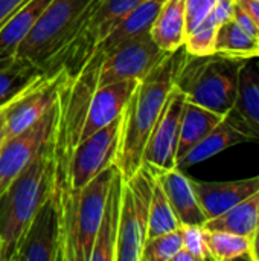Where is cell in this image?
Listing matches in <instances>:
<instances>
[{"label":"cell","mask_w":259,"mask_h":261,"mask_svg":"<svg viewBox=\"0 0 259 261\" xmlns=\"http://www.w3.org/2000/svg\"><path fill=\"white\" fill-rule=\"evenodd\" d=\"M185 57L186 49L183 46L168 54L156 69L139 81L125 106L121 115L119 145L114 161L124 179L131 177L143 165L145 147L174 87L177 70Z\"/></svg>","instance_id":"cell-1"},{"label":"cell","mask_w":259,"mask_h":261,"mask_svg":"<svg viewBox=\"0 0 259 261\" xmlns=\"http://www.w3.org/2000/svg\"><path fill=\"white\" fill-rule=\"evenodd\" d=\"M53 133V132H52ZM53 190L52 136L32 162L0 194L3 261H12L20 239L40 205Z\"/></svg>","instance_id":"cell-2"},{"label":"cell","mask_w":259,"mask_h":261,"mask_svg":"<svg viewBox=\"0 0 259 261\" xmlns=\"http://www.w3.org/2000/svg\"><path fill=\"white\" fill-rule=\"evenodd\" d=\"M118 167L101 171L81 190L53 194L61 225V261H90L95 236Z\"/></svg>","instance_id":"cell-3"},{"label":"cell","mask_w":259,"mask_h":261,"mask_svg":"<svg viewBox=\"0 0 259 261\" xmlns=\"http://www.w3.org/2000/svg\"><path fill=\"white\" fill-rule=\"evenodd\" d=\"M244 63L218 54L195 57L186 52L174 86L188 101L226 116L235 107Z\"/></svg>","instance_id":"cell-4"},{"label":"cell","mask_w":259,"mask_h":261,"mask_svg":"<svg viewBox=\"0 0 259 261\" xmlns=\"http://www.w3.org/2000/svg\"><path fill=\"white\" fill-rule=\"evenodd\" d=\"M139 2L140 0H92L72 38L52 63L49 73H76L101 41Z\"/></svg>","instance_id":"cell-5"},{"label":"cell","mask_w":259,"mask_h":261,"mask_svg":"<svg viewBox=\"0 0 259 261\" xmlns=\"http://www.w3.org/2000/svg\"><path fill=\"white\" fill-rule=\"evenodd\" d=\"M92 0H50L20 44L17 55L40 66L47 75L58 54L72 38Z\"/></svg>","instance_id":"cell-6"},{"label":"cell","mask_w":259,"mask_h":261,"mask_svg":"<svg viewBox=\"0 0 259 261\" xmlns=\"http://www.w3.org/2000/svg\"><path fill=\"white\" fill-rule=\"evenodd\" d=\"M151 193L153 173L145 165L124 179L116 261H140L148 232Z\"/></svg>","instance_id":"cell-7"},{"label":"cell","mask_w":259,"mask_h":261,"mask_svg":"<svg viewBox=\"0 0 259 261\" xmlns=\"http://www.w3.org/2000/svg\"><path fill=\"white\" fill-rule=\"evenodd\" d=\"M119 130L121 116L82 139L72 151L66 171L53 185L52 193L61 194L69 190H81L101 171L113 165L119 145Z\"/></svg>","instance_id":"cell-8"},{"label":"cell","mask_w":259,"mask_h":261,"mask_svg":"<svg viewBox=\"0 0 259 261\" xmlns=\"http://www.w3.org/2000/svg\"><path fill=\"white\" fill-rule=\"evenodd\" d=\"M171 52L162 50L150 32L121 43L113 50L104 54L98 86H105L124 80H143Z\"/></svg>","instance_id":"cell-9"},{"label":"cell","mask_w":259,"mask_h":261,"mask_svg":"<svg viewBox=\"0 0 259 261\" xmlns=\"http://www.w3.org/2000/svg\"><path fill=\"white\" fill-rule=\"evenodd\" d=\"M12 261H61L60 211L52 193L24 229Z\"/></svg>","instance_id":"cell-10"},{"label":"cell","mask_w":259,"mask_h":261,"mask_svg":"<svg viewBox=\"0 0 259 261\" xmlns=\"http://www.w3.org/2000/svg\"><path fill=\"white\" fill-rule=\"evenodd\" d=\"M55 113L56 109L53 104V107L35 124L15 136L6 138L0 150V194L49 141L55 125Z\"/></svg>","instance_id":"cell-11"},{"label":"cell","mask_w":259,"mask_h":261,"mask_svg":"<svg viewBox=\"0 0 259 261\" xmlns=\"http://www.w3.org/2000/svg\"><path fill=\"white\" fill-rule=\"evenodd\" d=\"M183 102L185 95L174 86L145 147L143 165L153 170H169L177 167V147Z\"/></svg>","instance_id":"cell-12"},{"label":"cell","mask_w":259,"mask_h":261,"mask_svg":"<svg viewBox=\"0 0 259 261\" xmlns=\"http://www.w3.org/2000/svg\"><path fill=\"white\" fill-rule=\"evenodd\" d=\"M58 81L60 73H55L6 106L3 119L6 138L21 133L53 107L58 95Z\"/></svg>","instance_id":"cell-13"},{"label":"cell","mask_w":259,"mask_h":261,"mask_svg":"<svg viewBox=\"0 0 259 261\" xmlns=\"http://www.w3.org/2000/svg\"><path fill=\"white\" fill-rule=\"evenodd\" d=\"M137 84V80H124L105 86H98L89 102L79 142L118 119L122 115Z\"/></svg>","instance_id":"cell-14"},{"label":"cell","mask_w":259,"mask_h":261,"mask_svg":"<svg viewBox=\"0 0 259 261\" xmlns=\"http://www.w3.org/2000/svg\"><path fill=\"white\" fill-rule=\"evenodd\" d=\"M214 54L240 60L259 58L258 26L252 17L237 5V2L234 15L217 31Z\"/></svg>","instance_id":"cell-15"},{"label":"cell","mask_w":259,"mask_h":261,"mask_svg":"<svg viewBox=\"0 0 259 261\" xmlns=\"http://www.w3.org/2000/svg\"><path fill=\"white\" fill-rule=\"evenodd\" d=\"M192 187L208 220H211L224 214L249 196L259 191V174L227 182L192 180Z\"/></svg>","instance_id":"cell-16"},{"label":"cell","mask_w":259,"mask_h":261,"mask_svg":"<svg viewBox=\"0 0 259 261\" xmlns=\"http://www.w3.org/2000/svg\"><path fill=\"white\" fill-rule=\"evenodd\" d=\"M150 170L162 184L180 225L203 226L208 222V217L192 187V179H189L183 173V170H180L179 167H174L169 170H153V168Z\"/></svg>","instance_id":"cell-17"},{"label":"cell","mask_w":259,"mask_h":261,"mask_svg":"<svg viewBox=\"0 0 259 261\" xmlns=\"http://www.w3.org/2000/svg\"><path fill=\"white\" fill-rule=\"evenodd\" d=\"M226 116L252 141H259V58L246 60L235 107Z\"/></svg>","instance_id":"cell-18"},{"label":"cell","mask_w":259,"mask_h":261,"mask_svg":"<svg viewBox=\"0 0 259 261\" xmlns=\"http://www.w3.org/2000/svg\"><path fill=\"white\" fill-rule=\"evenodd\" d=\"M122 184H124V176L119 170H116L107 194L104 213L95 236L90 261H116Z\"/></svg>","instance_id":"cell-19"},{"label":"cell","mask_w":259,"mask_h":261,"mask_svg":"<svg viewBox=\"0 0 259 261\" xmlns=\"http://www.w3.org/2000/svg\"><path fill=\"white\" fill-rule=\"evenodd\" d=\"M49 76L52 75H47L40 66L23 57L12 55L0 58V107L9 106L14 99Z\"/></svg>","instance_id":"cell-20"},{"label":"cell","mask_w":259,"mask_h":261,"mask_svg":"<svg viewBox=\"0 0 259 261\" xmlns=\"http://www.w3.org/2000/svg\"><path fill=\"white\" fill-rule=\"evenodd\" d=\"M249 141H252V138L246 135L244 132H241L237 125H234L227 116H224V119L218 125H215L198 144H195L183 158L177 161V167L180 170L191 168L197 164H202L220 154L221 151L231 147H235L238 144H244Z\"/></svg>","instance_id":"cell-21"},{"label":"cell","mask_w":259,"mask_h":261,"mask_svg":"<svg viewBox=\"0 0 259 261\" xmlns=\"http://www.w3.org/2000/svg\"><path fill=\"white\" fill-rule=\"evenodd\" d=\"M165 0H140L121 21L119 24L101 41L96 47L102 54H107L118 47L121 43L139 37L151 31V26Z\"/></svg>","instance_id":"cell-22"},{"label":"cell","mask_w":259,"mask_h":261,"mask_svg":"<svg viewBox=\"0 0 259 261\" xmlns=\"http://www.w3.org/2000/svg\"><path fill=\"white\" fill-rule=\"evenodd\" d=\"M150 34L162 50L174 52L180 49L186 38L185 0H165Z\"/></svg>","instance_id":"cell-23"},{"label":"cell","mask_w":259,"mask_h":261,"mask_svg":"<svg viewBox=\"0 0 259 261\" xmlns=\"http://www.w3.org/2000/svg\"><path fill=\"white\" fill-rule=\"evenodd\" d=\"M224 119L212 110H208L198 104H194L185 98L182 119H180V135L177 147V161L183 158L195 144H198L215 125Z\"/></svg>","instance_id":"cell-24"},{"label":"cell","mask_w":259,"mask_h":261,"mask_svg":"<svg viewBox=\"0 0 259 261\" xmlns=\"http://www.w3.org/2000/svg\"><path fill=\"white\" fill-rule=\"evenodd\" d=\"M50 0H27L0 29V58L17 55L23 40L27 37L38 17Z\"/></svg>","instance_id":"cell-25"},{"label":"cell","mask_w":259,"mask_h":261,"mask_svg":"<svg viewBox=\"0 0 259 261\" xmlns=\"http://www.w3.org/2000/svg\"><path fill=\"white\" fill-rule=\"evenodd\" d=\"M203 228L223 229L252 237L259 228V191L249 196L224 214L208 220Z\"/></svg>","instance_id":"cell-26"},{"label":"cell","mask_w":259,"mask_h":261,"mask_svg":"<svg viewBox=\"0 0 259 261\" xmlns=\"http://www.w3.org/2000/svg\"><path fill=\"white\" fill-rule=\"evenodd\" d=\"M205 236L211 260L229 261L244 258L252 261V237L231 231L206 228Z\"/></svg>","instance_id":"cell-27"},{"label":"cell","mask_w":259,"mask_h":261,"mask_svg":"<svg viewBox=\"0 0 259 261\" xmlns=\"http://www.w3.org/2000/svg\"><path fill=\"white\" fill-rule=\"evenodd\" d=\"M180 226L182 225H180V222H179V219H177V216H176V213H174V210L168 200V196H166L162 184L159 182V179L153 173V193H151V202H150L147 239L174 231Z\"/></svg>","instance_id":"cell-28"},{"label":"cell","mask_w":259,"mask_h":261,"mask_svg":"<svg viewBox=\"0 0 259 261\" xmlns=\"http://www.w3.org/2000/svg\"><path fill=\"white\" fill-rule=\"evenodd\" d=\"M183 248L182 226L145 240L140 261H172V257Z\"/></svg>","instance_id":"cell-29"},{"label":"cell","mask_w":259,"mask_h":261,"mask_svg":"<svg viewBox=\"0 0 259 261\" xmlns=\"http://www.w3.org/2000/svg\"><path fill=\"white\" fill-rule=\"evenodd\" d=\"M183 248L189 251L197 261L211 260L209 251L206 246L205 228L200 225H182Z\"/></svg>","instance_id":"cell-30"},{"label":"cell","mask_w":259,"mask_h":261,"mask_svg":"<svg viewBox=\"0 0 259 261\" xmlns=\"http://www.w3.org/2000/svg\"><path fill=\"white\" fill-rule=\"evenodd\" d=\"M218 0H185L186 8V34L194 31L212 11Z\"/></svg>","instance_id":"cell-31"},{"label":"cell","mask_w":259,"mask_h":261,"mask_svg":"<svg viewBox=\"0 0 259 261\" xmlns=\"http://www.w3.org/2000/svg\"><path fill=\"white\" fill-rule=\"evenodd\" d=\"M27 0H0V29Z\"/></svg>","instance_id":"cell-32"},{"label":"cell","mask_w":259,"mask_h":261,"mask_svg":"<svg viewBox=\"0 0 259 261\" xmlns=\"http://www.w3.org/2000/svg\"><path fill=\"white\" fill-rule=\"evenodd\" d=\"M235 2L252 17V20L256 23L259 29V0H235Z\"/></svg>","instance_id":"cell-33"},{"label":"cell","mask_w":259,"mask_h":261,"mask_svg":"<svg viewBox=\"0 0 259 261\" xmlns=\"http://www.w3.org/2000/svg\"><path fill=\"white\" fill-rule=\"evenodd\" d=\"M252 261H259V228L252 236Z\"/></svg>","instance_id":"cell-34"},{"label":"cell","mask_w":259,"mask_h":261,"mask_svg":"<svg viewBox=\"0 0 259 261\" xmlns=\"http://www.w3.org/2000/svg\"><path fill=\"white\" fill-rule=\"evenodd\" d=\"M172 261H197L195 260V257L189 252V251H186L185 248H182L174 257H172Z\"/></svg>","instance_id":"cell-35"},{"label":"cell","mask_w":259,"mask_h":261,"mask_svg":"<svg viewBox=\"0 0 259 261\" xmlns=\"http://www.w3.org/2000/svg\"><path fill=\"white\" fill-rule=\"evenodd\" d=\"M5 141H6V135H5V128H3V124H2L0 125V150H2Z\"/></svg>","instance_id":"cell-36"},{"label":"cell","mask_w":259,"mask_h":261,"mask_svg":"<svg viewBox=\"0 0 259 261\" xmlns=\"http://www.w3.org/2000/svg\"><path fill=\"white\" fill-rule=\"evenodd\" d=\"M5 109L6 107H0V125L3 124V119H5Z\"/></svg>","instance_id":"cell-37"},{"label":"cell","mask_w":259,"mask_h":261,"mask_svg":"<svg viewBox=\"0 0 259 261\" xmlns=\"http://www.w3.org/2000/svg\"><path fill=\"white\" fill-rule=\"evenodd\" d=\"M0 261H3V243H2V237H0Z\"/></svg>","instance_id":"cell-38"}]
</instances>
